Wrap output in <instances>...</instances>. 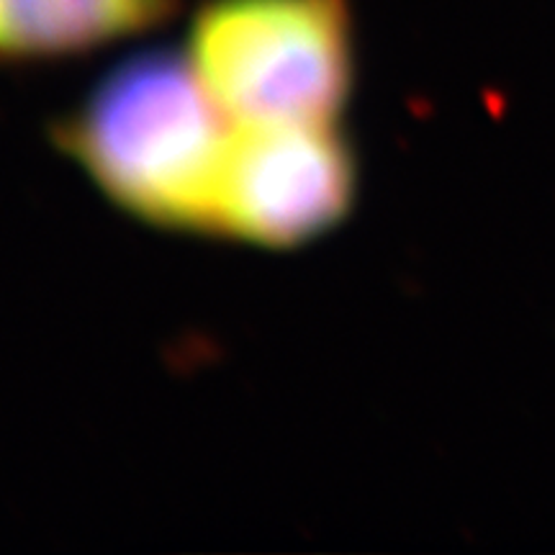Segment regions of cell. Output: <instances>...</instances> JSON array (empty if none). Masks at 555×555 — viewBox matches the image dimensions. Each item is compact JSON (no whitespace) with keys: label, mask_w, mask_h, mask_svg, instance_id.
<instances>
[{"label":"cell","mask_w":555,"mask_h":555,"mask_svg":"<svg viewBox=\"0 0 555 555\" xmlns=\"http://www.w3.org/2000/svg\"><path fill=\"white\" fill-rule=\"evenodd\" d=\"M234 124L185 52L111 67L57 124L54 142L103 196L152 227L214 232Z\"/></svg>","instance_id":"obj_1"},{"label":"cell","mask_w":555,"mask_h":555,"mask_svg":"<svg viewBox=\"0 0 555 555\" xmlns=\"http://www.w3.org/2000/svg\"><path fill=\"white\" fill-rule=\"evenodd\" d=\"M358 163L337 124L234 127L214 232L268 249L309 245L356 204Z\"/></svg>","instance_id":"obj_3"},{"label":"cell","mask_w":555,"mask_h":555,"mask_svg":"<svg viewBox=\"0 0 555 555\" xmlns=\"http://www.w3.org/2000/svg\"><path fill=\"white\" fill-rule=\"evenodd\" d=\"M193 67L234 127L337 124L358 69L350 0H206Z\"/></svg>","instance_id":"obj_2"},{"label":"cell","mask_w":555,"mask_h":555,"mask_svg":"<svg viewBox=\"0 0 555 555\" xmlns=\"http://www.w3.org/2000/svg\"><path fill=\"white\" fill-rule=\"evenodd\" d=\"M180 0H0V60L88 54L176 18Z\"/></svg>","instance_id":"obj_4"}]
</instances>
